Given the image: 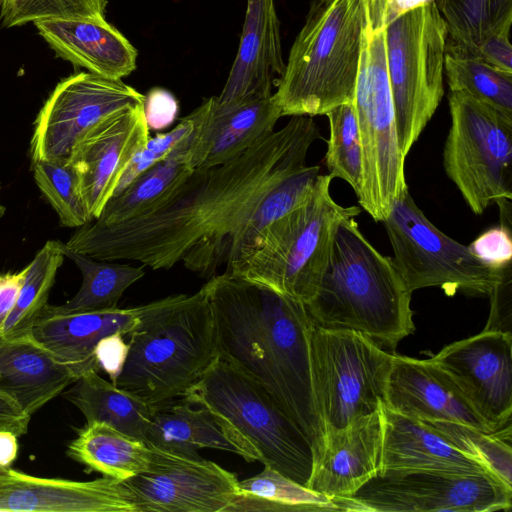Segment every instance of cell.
<instances>
[{
	"mask_svg": "<svg viewBox=\"0 0 512 512\" xmlns=\"http://www.w3.org/2000/svg\"><path fill=\"white\" fill-rule=\"evenodd\" d=\"M146 443L188 456H199L198 450L209 448L245 458L243 450L227 437L207 409L200 406L192 408L183 399L154 408Z\"/></svg>",
	"mask_w": 512,
	"mask_h": 512,
	"instance_id": "cell-27",
	"label": "cell"
},
{
	"mask_svg": "<svg viewBox=\"0 0 512 512\" xmlns=\"http://www.w3.org/2000/svg\"><path fill=\"white\" fill-rule=\"evenodd\" d=\"M329 121V139L325 166L332 178L346 181L356 196L363 176L362 149L353 103L341 104L325 114Z\"/></svg>",
	"mask_w": 512,
	"mask_h": 512,
	"instance_id": "cell-37",
	"label": "cell"
},
{
	"mask_svg": "<svg viewBox=\"0 0 512 512\" xmlns=\"http://www.w3.org/2000/svg\"><path fill=\"white\" fill-rule=\"evenodd\" d=\"M64 257L61 241L49 240L25 267V278L17 302L2 328L0 339L31 332L37 318L48 304L51 288Z\"/></svg>",
	"mask_w": 512,
	"mask_h": 512,
	"instance_id": "cell-34",
	"label": "cell"
},
{
	"mask_svg": "<svg viewBox=\"0 0 512 512\" xmlns=\"http://www.w3.org/2000/svg\"><path fill=\"white\" fill-rule=\"evenodd\" d=\"M382 414L381 469L488 473L427 423L395 413L384 404Z\"/></svg>",
	"mask_w": 512,
	"mask_h": 512,
	"instance_id": "cell-26",
	"label": "cell"
},
{
	"mask_svg": "<svg viewBox=\"0 0 512 512\" xmlns=\"http://www.w3.org/2000/svg\"><path fill=\"white\" fill-rule=\"evenodd\" d=\"M125 335L115 332L100 339L94 349V357L99 370H103L115 384L126 362L129 344Z\"/></svg>",
	"mask_w": 512,
	"mask_h": 512,
	"instance_id": "cell-44",
	"label": "cell"
},
{
	"mask_svg": "<svg viewBox=\"0 0 512 512\" xmlns=\"http://www.w3.org/2000/svg\"><path fill=\"white\" fill-rule=\"evenodd\" d=\"M150 448L146 470L122 482L136 512H226L239 494L237 476L217 463Z\"/></svg>",
	"mask_w": 512,
	"mask_h": 512,
	"instance_id": "cell-15",
	"label": "cell"
},
{
	"mask_svg": "<svg viewBox=\"0 0 512 512\" xmlns=\"http://www.w3.org/2000/svg\"><path fill=\"white\" fill-rule=\"evenodd\" d=\"M194 129L195 116L192 111L187 116L181 118L179 123L169 132L158 133L156 136L150 137L145 146L130 161L113 196L120 193L143 171L169 157L172 153H189Z\"/></svg>",
	"mask_w": 512,
	"mask_h": 512,
	"instance_id": "cell-40",
	"label": "cell"
},
{
	"mask_svg": "<svg viewBox=\"0 0 512 512\" xmlns=\"http://www.w3.org/2000/svg\"><path fill=\"white\" fill-rule=\"evenodd\" d=\"M143 111L149 130H162L176 120L179 103L170 91L154 87L144 95Z\"/></svg>",
	"mask_w": 512,
	"mask_h": 512,
	"instance_id": "cell-43",
	"label": "cell"
},
{
	"mask_svg": "<svg viewBox=\"0 0 512 512\" xmlns=\"http://www.w3.org/2000/svg\"><path fill=\"white\" fill-rule=\"evenodd\" d=\"M411 294L393 258L348 218L337 227L318 289L305 305L314 325L359 332L391 352L415 330Z\"/></svg>",
	"mask_w": 512,
	"mask_h": 512,
	"instance_id": "cell-3",
	"label": "cell"
},
{
	"mask_svg": "<svg viewBox=\"0 0 512 512\" xmlns=\"http://www.w3.org/2000/svg\"><path fill=\"white\" fill-rule=\"evenodd\" d=\"M150 138L143 103L111 115L74 146L69 161L92 220L99 217L134 155Z\"/></svg>",
	"mask_w": 512,
	"mask_h": 512,
	"instance_id": "cell-17",
	"label": "cell"
},
{
	"mask_svg": "<svg viewBox=\"0 0 512 512\" xmlns=\"http://www.w3.org/2000/svg\"><path fill=\"white\" fill-rule=\"evenodd\" d=\"M433 1L435 0H386L384 10V23H388L392 19L411 9Z\"/></svg>",
	"mask_w": 512,
	"mask_h": 512,
	"instance_id": "cell-49",
	"label": "cell"
},
{
	"mask_svg": "<svg viewBox=\"0 0 512 512\" xmlns=\"http://www.w3.org/2000/svg\"><path fill=\"white\" fill-rule=\"evenodd\" d=\"M322 138L311 116H291L279 130L223 164L192 171L148 212L115 224L92 220L64 243L99 260H132L153 270L179 262L210 279L260 243L255 213L265 196L306 166Z\"/></svg>",
	"mask_w": 512,
	"mask_h": 512,
	"instance_id": "cell-1",
	"label": "cell"
},
{
	"mask_svg": "<svg viewBox=\"0 0 512 512\" xmlns=\"http://www.w3.org/2000/svg\"><path fill=\"white\" fill-rule=\"evenodd\" d=\"M394 263L410 292L440 287L446 294L458 290L489 295L503 269L484 264L468 246L434 226L410 193L394 200L383 221Z\"/></svg>",
	"mask_w": 512,
	"mask_h": 512,
	"instance_id": "cell-12",
	"label": "cell"
},
{
	"mask_svg": "<svg viewBox=\"0 0 512 512\" xmlns=\"http://www.w3.org/2000/svg\"><path fill=\"white\" fill-rule=\"evenodd\" d=\"M34 25L60 58L90 73L122 80L136 69L137 50L106 19H42Z\"/></svg>",
	"mask_w": 512,
	"mask_h": 512,
	"instance_id": "cell-24",
	"label": "cell"
},
{
	"mask_svg": "<svg viewBox=\"0 0 512 512\" xmlns=\"http://www.w3.org/2000/svg\"><path fill=\"white\" fill-rule=\"evenodd\" d=\"M444 72L450 91L465 92L512 119V72L446 52Z\"/></svg>",
	"mask_w": 512,
	"mask_h": 512,
	"instance_id": "cell-35",
	"label": "cell"
},
{
	"mask_svg": "<svg viewBox=\"0 0 512 512\" xmlns=\"http://www.w3.org/2000/svg\"><path fill=\"white\" fill-rule=\"evenodd\" d=\"M77 379L31 333L0 339V394L29 417Z\"/></svg>",
	"mask_w": 512,
	"mask_h": 512,
	"instance_id": "cell-25",
	"label": "cell"
},
{
	"mask_svg": "<svg viewBox=\"0 0 512 512\" xmlns=\"http://www.w3.org/2000/svg\"><path fill=\"white\" fill-rule=\"evenodd\" d=\"M64 397L83 414L86 423L102 422L146 442L154 406L91 370L65 391Z\"/></svg>",
	"mask_w": 512,
	"mask_h": 512,
	"instance_id": "cell-28",
	"label": "cell"
},
{
	"mask_svg": "<svg viewBox=\"0 0 512 512\" xmlns=\"http://www.w3.org/2000/svg\"><path fill=\"white\" fill-rule=\"evenodd\" d=\"M106 0H1L0 16L5 27L42 19L105 20Z\"/></svg>",
	"mask_w": 512,
	"mask_h": 512,
	"instance_id": "cell-39",
	"label": "cell"
},
{
	"mask_svg": "<svg viewBox=\"0 0 512 512\" xmlns=\"http://www.w3.org/2000/svg\"><path fill=\"white\" fill-rule=\"evenodd\" d=\"M285 68L275 0H246L243 29L225 85L215 96L230 107L271 96Z\"/></svg>",
	"mask_w": 512,
	"mask_h": 512,
	"instance_id": "cell-20",
	"label": "cell"
},
{
	"mask_svg": "<svg viewBox=\"0 0 512 512\" xmlns=\"http://www.w3.org/2000/svg\"><path fill=\"white\" fill-rule=\"evenodd\" d=\"M512 24L505 25L488 35L480 44L476 58L501 70L512 72Z\"/></svg>",
	"mask_w": 512,
	"mask_h": 512,
	"instance_id": "cell-45",
	"label": "cell"
},
{
	"mask_svg": "<svg viewBox=\"0 0 512 512\" xmlns=\"http://www.w3.org/2000/svg\"><path fill=\"white\" fill-rule=\"evenodd\" d=\"M26 268L15 273L0 274V335L2 328L17 302Z\"/></svg>",
	"mask_w": 512,
	"mask_h": 512,
	"instance_id": "cell-46",
	"label": "cell"
},
{
	"mask_svg": "<svg viewBox=\"0 0 512 512\" xmlns=\"http://www.w3.org/2000/svg\"><path fill=\"white\" fill-rule=\"evenodd\" d=\"M31 165L34 180L61 225L79 228L92 221L81 195L77 171L69 160H41Z\"/></svg>",
	"mask_w": 512,
	"mask_h": 512,
	"instance_id": "cell-38",
	"label": "cell"
},
{
	"mask_svg": "<svg viewBox=\"0 0 512 512\" xmlns=\"http://www.w3.org/2000/svg\"><path fill=\"white\" fill-rule=\"evenodd\" d=\"M381 407L345 427L325 431L308 488L331 499L355 493L381 470Z\"/></svg>",
	"mask_w": 512,
	"mask_h": 512,
	"instance_id": "cell-19",
	"label": "cell"
},
{
	"mask_svg": "<svg viewBox=\"0 0 512 512\" xmlns=\"http://www.w3.org/2000/svg\"><path fill=\"white\" fill-rule=\"evenodd\" d=\"M456 386L492 431L511 425L512 334L483 330L428 359Z\"/></svg>",
	"mask_w": 512,
	"mask_h": 512,
	"instance_id": "cell-16",
	"label": "cell"
},
{
	"mask_svg": "<svg viewBox=\"0 0 512 512\" xmlns=\"http://www.w3.org/2000/svg\"><path fill=\"white\" fill-rule=\"evenodd\" d=\"M333 178L320 174L310 195L264 232L259 246L224 272L307 303L329 262L338 225L361 213L344 207L330 193Z\"/></svg>",
	"mask_w": 512,
	"mask_h": 512,
	"instance_id": "cell-7",
	"label": "cell"
},
{
	"mask_svg": "<svg viewBox=\"0 0 512 512\" xmlns=\"http://www.w3.org/2000/svg\"><path fill=\"white\" fill-rule=\"evenodd\" d=\"M115 385L156 407L184 397L218 359L205 285L146 304Z\"/></svg>",
	"mask_w": 512,
	"mask_h": 512,
	"instance_id": "cell-4",
	"label": "cell"
},
{
	"mask_svg": "<svg viewBox=\"0 0 512 512\" xmlns=\"http://www.w3.org/2000/svg\"><path fill=\"white\" fill-rule=\"evenodd\" d=\"M333 500L339 511L492 512L511 508L512 488L489 473L381 469L352 495Z\"/></svg>",
	"mask_w": 512,
	"mask_h": 512,
	"instance_id": "cell-13",
	"label": "cell"
},
{
	"mask_svg": "<svg viewBox=\"0 0 512 512\" xmlns=\"http://www.w3.org/2000/svg\"><path fill=\"white\" fill-rule=\"evenodd\" d=\"M193 112L195 130L189 157L194 169L235 159L273 133L282 117L273 94L230 107H218L212 96Z\"/></svg>",
	"mask_w": 512,
	"mask_h": 512,
	"instance_id": "cell-21",
	"label": "cell"
},
{
	"mask_svg": "<svg viewBox=\"0 0 512 512\" xmlns=\"http://www.w3.org/2000/svg\"><path fill=\"white\" fill-rule=\"evenodd\" d=\"M448 100L447 176L476 215L493 202H511L512 119L465 92L450 91Z\"/></svg>",
	"mask_w": 512,
	"mask_h": 512,
	"instance_id": "cell-10",
	"label": "cell"
},
{
	"mask_svg": "<svg viewBox=\"0 0 512 512\" xmlns=\"http://www.w3.org/2000/svg\"><path fill=\"white\" fill-rule=\"evenodd\" d=\"M393 357L359 332L313 324V389L324 431L345 427L381 407Z\"/></svg>",
	"mask_w": 512,
	"mask_h": 512,
	"instance_id": "cell-11",
	"label": "cell"
},
{
	"mask_svg": "<svg viewBox=\"0 0 512 512\" xmlns=\"http://www.w3.org/2000/svg\"><path fill=\"white\" fill-rule=\"evenodd\" d=\"M384 406L420 421H447L493 432L451 380L428 359L394 354Z\"/></svg>",
	"mask_w": 512,
	"mask_h": 512,
	"instance_id": "cell-22",
	"label": "cell"
},
{
	"mask_svg": "<svg viewBox=\"0 0 512 512\" xmlns=\"http://www.w3.org/2000/svg\"><path fill=\"white\" fill-rule=\"evenodd\" d=\"M386 0H365L366 19L352 101L362 149L360 206L383 222L394 200L409 192L397 133L385 41Z\"/></svg>",
	"mask_w": 512,
	"mask_h": 512,
	"instance_id": "cell-8",
	"label": "cell"
},
{
	"mask_svg": "<svg viewBox=\"0 0 512 512\" xmlns=\"http://www.w3.org/2000/svg\"><path fill=\"white\" fill-rule=\"evenodd\" d=\"M18 436L11 431L0 429V467L8 468L18 454Z\"/></svg>",
	"mask_w": 512,
	"mask_h": 512,
	"instance_id": "cell-48",
	"label": "cell"
},
{
	"mask_svg": "<svg viewBox=\"0 0 512 512\" xmlns=\"http://www.w3.org/2000/svg\"><path fill=\"white\" fill-rule=\"evenodd\" d=\"M384 41L399 146L406 158L444 94L447 27L436 2L384 23Z\"/></svg>",
	"mask_w": 512,
	"mask_h": 512,
	"instance_id": "cell-9",
	"label": "cell"
},
{
	"mask_svg": "<svg viewBox=\"0 0 512 512\" xmlns=\"http://www.w3.org/2000/svg\"><path fill=\"white\" fill-rule=\"evenodd\" d=\"M207 409L244 454L308 487L314 450L298 425L254 380L217 359L182 397Z\"/></svg>",
	"mask_w": 512,
	"mask_h": 512,
	"instance_id": "cell-6",
	"label": "cell"
},
{
	"mask_svg": "<svg viewBox=\"0 0 512 512\" xmlns=\"http://www.w3.org/2000/svg\"><path fill=\"white\" fill-rule=\"evenodd\" d=\"M67 454L88 469L123 482L146 470L151 448L108 424L89 422L69 444Z\"/></svg>",
	"mask_w": 512,
	"mask_h": 512,
	"instance_id": "cell-29",
	"label": "cell"
},
{
	"mask_svg": "<svg viewBox=\"0 0 512 512\" xmlns=\"http://www.w3.org/2000/svg\"><path fill=\"white\" fill-rule=\"evenodd\" d=\"M61 250L80 269L83 281L74 297L62 305H52L58 312L76 313L116 308L125 290L145 274L143 267L95 259L68 249L62 242Z\"/></svg>",
	"mask_w": 512,
	"mask_h": 512,
	"instance_id": "cell-32",
	"label": "cell"
},
{
	"mask_svg": "<svg viewBox=\"0 0 512 512\" xmlns=\"http://www.w3.org/2000/svg\"><path fill=\"white\" fill-rule=\"evenodd\" d=\"M30 419L9 398L0 394V429L11 431L19 437L26 434Z\"/></svg>",
	"mask_w": 512,
	"mask_h": 512,
	"instance_id": "cell-47",
	"label": "cell"
},
{
	"mask_svg": "<svg viewBox=\"0 0 512 512\" xmlns=\"http://www.w3.org/2000/svg\"><path fill=\"white\" fill-rule=\"evenodd\" d=\"M5 469H6V468H1V467H0V472L4 471Z\"/></svg>",
	"mask_w": 512,
	"mask_h": 512,
	"instance_id": "cell-51",
	"label": "cell"
},
{
	"mask_svg": "<svg viewBox=\"0 0 512 512\" xmlns=\"http://www.w3.org/2000/svg\"><path fill=\"white\" fill-rule=\"evenodd\" d=\"M145 308L146 304L133 308L64 313L47 304L30 333L79 378L91 370L99 372L94 349L100 339L115 332L126 336L139 323Z\"/></svg>",
	"mask_w": 512,
	"mask_h": 512,
	"instance_id": "cell-23",
	"label": "cell"
},
{
	"mask_svg": "<svg viewBox=\"0 0 512 512\" xmlns=\"http://www.w3.org/2000/svg\"><path fill=\"white\" fill-rule=\"evenodd\" d=\"M144 94L122 80L90 72L59 82L34 121L31 164L68 160L75 144L94 126L128 107L143 103Z\"/></svg>",
	"mask_w": 512,
	"mask_h": 512,
	"instance_id": "cell-14",
	"label": "cell"
},
{
	"mask_svg": "<svg viewBox=\"0 0 512 512\" xmlns=\"http://www.w3.org/2000/svg\"><path fill=\"white\" fill-rule=\"evenodd\" d=\"M447 27L446 53L476 57L484 39L512 24V0H435Z\"/></svg>",
	"mask_w": 512,
	"mask_h": 512,
	"instance_id": "cell-33",
	"label": "cell"
},
{
	"mask_svg": "<svg viewBox=\"0 0 512 512\" xmlns=\"http://www.w3.org/2000/svg\"><path fill=\"white\" fill-rule=\"evenodd\" d=\"M217 357L260 385L319 451L324 428L312 377L305 303L223 272L204 284Z\"/></svg>",
	"mask_w": 512,
	"mask_h": 512,
	"instance_id": "cell-2",
	"label": "cell"
},
{
	"mask_svg": "<svg viewBox=\"0 0 512 512\" xmlns=\"http://www.w3.org/2000/svg\"><path fill=\"white\" fill-rule=\"evenodd\" d=\"M472 253L487 266L501 270L511 264V228L500 224L486 230L469 246Z\"/></svg>",
	"mask_w": 512,
	"mask_h": 512,
	"instance_id": "cell-41",
	"label": "cell"
},
{
	"mask_svg": "<svg viewBox=\"0 0 512 512\" xmlns=\"http://www.w3.org/2000/svg\"><path fill=\"white\" fill-rule=\"evenodd\" d=\"M0 189H1V184H0ZM4 212H5V207L0 204V217L3 216Z\"/></svg>",
	"mask_w": 512,
	"mask_h": 512,
	"instance_id": "cell-50",
	"label": "cell"
},
{
	"mask_svg": "<svg viewBox=\"0 0 512 512\" xmlns=\"http://www.w3.org/2000/svg\"><path fill=\"white\" fill-rule=\"evenodd\" d=\"M423 422L479 463L489 474L512 488L511 425L488 432L456 422Z\"/></svg>",
	"mask_w": 512,
	"mask_h": 512,
	"instance_id": "cell-36",
	"label": "cell"
},
{
	"mask_svg": "<svg viewBox=\"0 0 512 512\" xmlns=\"http://www.w3.org/2000/svg\"><path fill=\"white\" fill-rule=\"evenodd\" d=\"M490 315L485 330H498L511 333L512 314V267L506 266L500 280L489 294ZM512 334V333H511Z\"/></svg>",
	"mask_w": 512,
	"mask_h": 512,
	"instance_id": "cell-42",
	"label": "cell"
},
{
	"mask_svg": "<svg viewBox=\"0 0 512 512\" xmlns=\"http://www.w3.org/2000/svg\"><path fill=\"white\" fill-rule=\"evenodd\" d=\"M239 494L226 512L339 511L334 500L297 483L277 470H263L238 480Z\"/></svg>",
	"mask_w": 512,
	"mask_h": 512,
	"instance_id": "cell-31",
	"label": "cell"
},
{
	"mask_svg": "<svg viewBox=\"0 0 512 512\" xmlns=\"http://www.w3.org/2000/svg\"><path fill=\"white\" fill-rule=\"evenodd\" d=\"M365 19V0H313L273 93L281 116L325 115L353 101Z\"/></svg>",
	"mask_w": 512,
	"mask_h": 512,
	"instance_id": "cell-5",
	"label": "cell"
},
{
	"mask_svg": "<svg viewBox=\"0 0 512 512\" xmlns=\"http://www.w3.org/2000/svg\"><path fill=\"white\" fill-rule=\"evenodd\" d=\"M0 511L136 512L130 491L105 477L90 481L42 478L10 467L0 472Z\"/></svg>",
	"mask_w": 512,
	"mask_h": 512,
	"instance_id": "cell-18",
	"label": "cell"
},
{
	"mask_svg": "<svg viewBox=\"0 0 512 512\" xmlns=\"http://www.w3.org/2000/svg\"><path fill=\"white\" fill-rule=\"evenodd\" d=\"M187 152H174L138 175L120 193L112 196L94 219L103 224L120 223L153 209L192 173Z\"/></svg>",
	"mask_w": 512,
	"mask_h": 512,
	"instance_id": "cell-30",
	"label": "cell"
}]
</instances>
